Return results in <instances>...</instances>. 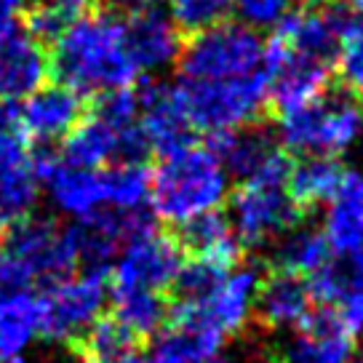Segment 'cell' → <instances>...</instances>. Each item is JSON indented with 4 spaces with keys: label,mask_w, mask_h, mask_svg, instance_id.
Listing matches in <instances>:
<instances>
[{
    "label": "cell",
    "mask_w": 363,
    "mask_h": 363,
    "mask_svg": "<svg viewBox=\"0 0 363 363\" xmlns=\"http://www.w3.org/2000/svg\"><path fill=\"white\" fill-rule=\"evenodd\" d=\"M139 75L123 45V16L102 0L78 13L48 48V78L86 99L96 91L136 86Z\"/></svg>",
    "instance_id": "cell-1"
},
{
    "label": "cell",
    "mask_w": 363,
    "mask_h": 363,
    "mask_svg": "<svg viewBox=\"0 0 363 363\" xmlns=\"http://www.w3.org/2000/svg\"><path fill=\"white\" fill-rule=\"evenodd\" d=\"M227 198V174L214 152L190 145L160 158L150 179L147 203L160 222L177 227L198 214L214 211Z\"/></svg>",
    "instance_id": "cell-2"
},
{
    "label": "cell",
    "mask_w": 363,
    "mask_h": 363,
    "mask_svg": "<svg viewBox=\"0 0 363 363\" xmlns=\"http://www.w3.org/2000/svg\"><path fill=\"white\" fill-rule=\"evenodd\" d=\"M195 134L227 131L267 121V75L257 67L243 78L195 80L179 78L174 86Z\"/></svg>",
    "instance_id": "cell-3"
},
{
    "label": "cell",
    "mask_w": 363,
    "mask_h": 363,
    "mask_svg": "<svg viewBox=\"0 0 363 363\" xmlns=\"http://www.w3.org/2000/svg\"><path fill=\"white\" fill-rule=\"evenodd\" d=\"M289 152L305 155H337L350 147L363 128V99L342 80L329 83L318 99L302 110L275 121Z\"/></svg>",
    "instance_id": "cell-4"
},
{
    "label": "cell",
    "mask_w": 363,
    "mask_h": 363,
    "mask_svg": "<svg viewBox=\"0 0 363 363\" xmlns=\"http://www.w3.org/2000/svg\"><path fill=\"white\" fill-rule=\"evenodd\" d=\"M264 43L254 27L243 22L214 24L208 30L184 38L179 51V78L195 80H230L243 78L262 65Z\"/></svg>",
    "instance_id": "cell-5"
},
{
    "label": "cell",
    "mask_w": 363,
    "mask_h": 363,
    "mask_svg": "<svg viewBox=\"0 0 363 363\" xmlns=\"http://www.w3.org/2000/svg\"><path fill=\"white\" fill-rule=\"evenodd\" d=\"M227 219L246 251L259 249L275 235L291 233L307 219L286 193V184L267 182H238L233 193H227Z\"/></svg>",
    "instance_id": "cell-6"
},
{
    "label": "cell",
    "mask_w": 363,
    "mask_h": 363,
    "mask_svg": "<svg viewBox=\"0 0 363 363\" xmlns=\"http://www.w3.org/2000/svg\"><path fill=\"white\" fill-rule=\"evenodd\" d=\"M104 272H80L40 289V337L51 342H72L104 313L107 286Z\"/></svg>",
    "instance_id": "cell-7"
},
{
    "label": "cell",
    "mask_w": 363,
    "mask_h": 363,
    "mask_svg": "<svg viewBox=\"0 0 363 363\" xmlns=\"http://www.w3.org/2000/svg\"><path fill=\"white\" fill-rule=\"evenodd\" d=\"M0 240H3L0 249L22 264L33 286L45 289L78 270L69 233L54 219L30 214L27 219L9 227Z\"/></svg>",
    "instance_id": "cell-8"
},
{
    "label": "cell",
    "mask_w": 363,
    "mask_h": 363,
    "mask_svg": "<svg viewBox=\"0 0 363 363\" xmlns=\"http://www.w3.org/2000/svg\"><path fill=\"white\" fill-rule=\"evenodd\" d=\"M187 259L174 233L147 230L145 235L128 240L121 259L113 264L107 286L110 289H150L169 296V289Z\"/></svg>",
    "instance_id": "cell-9"
},
{
    "label": "cell",
    "mask_w": 363,
    "mask_h": 363,
    "mask_svg": "<svg viewBox=\"0 0 363 363\" xmlns=\"http://www.w3.org/2000/svg\"><path fill=\"white\" fill-rule=\"evenodd\" d=\"M139 125L147 134L152 155L166 158L198 142V134L182 110L177 89L158 80H136Z\"/></svg>",
    "instance_id": "cell-10"
},
{
    "label": "cell",
    "mask_w": 363,
    "mask_h": 363,
    "mask_svg": "<svg viewBox=\"0 0 363 363\" xmlns=\"http://www.w3.org/2000/svg\"><path fill=\"white\" fill-rule=\"evenodd\" d=\"M19 128L30 142H57L75 128L86 115V96L78 91L48 83L24 96L22 104H16Z\"/></svg>",
    "instance_id": "cell-11"
},
{
    "label": "cell",
    "mask_w": 363,
    "mask_h": 363,
    "mask_svg": "<svg viewBox=\"0 0 363 363\" xmlns=\"http://www.w3.org/2000/svg\"><path fill=\"white\" fill-rule=\"evenodd\" d=\"M123 45L139 69H158L179 59L184 35L166 11L145 6L123 16Z\"/></svg>",
    "instance_id": "cell-12"
},
{
    "label": "cell",
    "mask_w": 363,
    "mask_h": 363,
    "mask_svg": "<svg viewBox=\"0 0 363 363\" xmlns=\"http://www.w3.org/2000/svg\"><path fill=\"white\" fill-rule=\"evenodd\" d=\"M48 80V51L35 43L24 27L0 33V99L22 102Z\"/></svg>",
    "instance_id": "cell-13"
},
{
    "label": "cell",
    "mask_w": 363,
    "mask_h": 363,
    "mask_svg": "<svg viewBox=\"0 0 363 363\" xmlns=\"http://www.w3.org/2000/svg\"><path fill=\"white\" fill-rule=\"evenodd\" d=\"M310 307L313 296L307 289V278L264 267L251 302V315L259 329L278 331L286 326H296Z\"/></svg>",
    "instance_id": "cell-14"
},
{
    "label": "cell",
    "mask_w": 363,
    "mask_h": 363,
    "mask_svg": "<svg viewBox=\"0 0 363 363\" xmlns=\"http://www.w3.org/2000/svg\"><path fill=\"white\" fill-rule=\"evenodd\" d=\"M174 238L179 240L184 257H198V259H208L216 262L222 267H230L235 270L243 257H246V249L240 246L235 230L230 225L225 211H206V214H198L182 225L171 227Z\"/></svg>",
    "instance_id": "cell-15"
},
{
    "label": "cell",
    "mask_w": 363,
    "mask_h": 363,
    "mask_svg": "<svg viewBox=\"0 0 363 363\" xmlns=\"http://www.w3.org/2000/svg\"><path fill=\"white\" fill-rule=\"evenodd\" d=\"M262 272L264 270L259 264L235 267V272L230 270L214 294L208 296L203 305H195L201 310V318L216 331H222L225 337L238 334L251 318V302L257 294Z\"/></svg>",
    "instance_id": "cell-16"
},
{
    "label": "cell",
    "mask_w": 363,
    "mask_h": 363,
    "mask_svg": "<svg viewBox=\"0 0 363 363\" xmlns=\"http://www.w3.org/2000/svg\"><path fill=\"white\" fill-rule=\"evenodd\" d=\"M345 174L347 169L334 155H305L302 160L294 158L291 171L286 177V193L299 211L310 216L337 195Z\"/></svg>",
    "instance_id": "cell-17"
},
{
    "label": "cell",
    "mask_w": 363,
    "mask_h": 363,
    "mask_svg": "<svg viewBox=\"0 0 363 363\" xmlns=\"http://www.w3.org/2000/svg\"><path fill=\"white\" fill-rule=\"evenodd\" d=\"M150 363H203L222 355L225 334L206 323H166L155 334Z\"/></svg>",
    "instance_id": "cell-18"
},
{
    "label": "cell",
    "mask_w": 363,
    "mask_h": 363,
    "mask_svg": "<svg viewBox=\"0 0 363 363\" xmlns=\"http://www.w3.org/2000/svg\"><path fill=\"white\" fill-rule=\"evenodd\" d=\"M323 235L331 251H355L363 249V177L347 171L337 195L329 201V214Z\"/></svg>",
    "instance_id": "cell-19"
},
{
    "label": "cell",
    "mask_w": 363,
    "mask_h": 363,
    "mask_svg": "<svg viewBox=\"0 0 363 363\" xmlns=\"http://www.w3.org/2000/svg\"><path fill=\"white\" fill-rule=\"evenodd\" d=\"M54 203L72 216H89L96 208L107 206V193H104V174L102 169H80V166H69L59 163L54 174L45 179Z\"/></svg>",
    "instance_id": "cell-20"
},
{
    "label": "cell",
    "mask_w": 363,
    "mask_h": 363,
    "mask_svg": "<svg viewBox=\"0 0 363 363\" xmlns=\"http://www.w3.org/2000/svg\"><path fill=\"white\" fill-rule=\"evenodd\" d=\"M40 337V299L27 291L0 296V358L24 363V350Z\"/></svg>",
    "instance_id": "cell-21"
},
{
    "label": "cell",
    "mask_w": 363,
    "mask_h": 363,
    "mask_svg": "<svg viewBox=\"0 0 363 363\" xmlns=\"http://www.w3.org/2000/svg\"><path fill=\"white\" fill-rule=\"evenodd\" d=\"M118 128L107 125L104 121L94 118V115H83L80 121L62 145V158L69 166H80V169H104L115 163V150H118Z\"/></svg>",
    "instance_id": "cell-22"
},
{
    "label": "cell",
    "mask_w": 363,
    "mask_h": 363,
    "mask_svg": "<svg viewBox=\"0 0 363 363\" xmlns=\"http://www.w3.org/2000/svg\"><path fill=\"white\" fill-rule=\"evenodd\" d=\"M113 313L125 329H131L142 342H150L166 326L169 296L150 289H110Z\"/></svg>",
    "instance_id": "cell-23"
},
{
    "label": "cell",
    "mask_w": 363,
    "mask_h": 363,
    "mask_svg": "<svg viewBox=\"0 0 363 363\" xmlns=\"http://www.w3.org/2000/svg\"><path fill=\"white\" fill-rule=\"evenodd\" d=\"M331 259V246L323 230H313V227H294L291 235L272 251L264 267L281 272H291V275H302L310 278L315 270H320L326 262Z\"/></svg>",
    "instance_id": "cell-24"
},
{
    "label": "cell",
    "mask_w": 363,
    "mask_h": 363,
    "mask_svg": "<svg viewBox=\"0 0 363 363\" xmlns=\"http://www.w3.org/2000/svg\"><path fill=\"white\" fill-rule=\"evenodd\" d=\"M40 182L33 174L30 155L11 163H0V235L33 214Z\"/></svg>",
    "instance_id": "cell-25"
},
{
    "label": "cell",
    "mask_w": 363,
    "mask_h": 363,
    "mask_svg": "<svg viewBox=\"0 0 363 363\" xmlns=\"http://www.w3.org/2000/svg\"><path fill=\"white\" fill-rule=\"evenodd\" d=\"M142 345L145 342L131 329H125L113 313H102L78 340L69 342V350L75 352L80 361H99V358H115L123 352H134Z\"/></svg>",
    "instance_id": "cell-26"
},
{
    "label": "cell",
    "mask_w": 363,
    "mask_h": 363,
    "mask_svg": "<svg viewBox=\"0 0 363 363\" xmlns=\"http://www.w3.org/2000/svg\"><path fill=\"white\" fill-rule=\"evenodd\" d=\"M307 289L315 305H334L350 291H363V249L345 251L340 259H329L307 278Z\"/></svg>",
    "instance_id": "cell-27"
},
{
    "label": "cell",
    "mask_w": 363,
    "mask_h": 363,
    "mask_svg": "<svg viewBox=\"0 0 363 363\" xmlns=\"http://www.w3.org/2000/svg\"><path fill=\"white\" fill-rule=\"evenodd\" d=\"M230 267H222L216 262L187 257L182 262L179 272L169 289V302L177 305H203L227 278Z\"/></svg>",
    "instance_id": "cell-28"
},
{
    "label": "cell",
    "mask_w": 363,
    "mask_h": 363,
    "mask_svg": "<svg viewBox=\"0 0 363 363\" xmlns=\"http://www.w3.org/2000/svg\"><path fill=\"white\" fill-rule=\"evenodd\" d=\"M104 174V193L110 208H142L147 203L150 163H110Z\"/></svg>",
    "instance_id": "cell-29"
},
{
    "label": "cell",
    "mask_w": 363,
    "mask_h": 363,
    "mask_svg": "<svg viewBox=\"0 0 363 363\" xmlns=\"http://www.w3.org/2000/svg\"><path fill=\"white\" fill-rule=\"evenodd\" d=\"M235 0H171V19L184 38L225 22Z\"/></svg>",
    "instance_id": "cell-30"
},
{
    "label": "cell",
    "mask_w": 363,
    "mask_h": 363,
    "mask_svg": "<svg viewBox=\"0 0 363 363\" xmlns=\"http://www.w3.org/2000/svg\"><path fill=\"white\" fill-rule=\"evenodd\" d=\"M72 19H75V16H69L67 11H62V9H57V6L35 3L33 9L24 11L22 27L35 43H40L45 51H48V48L62 38V33L67 30V24L72 22Z\"/></svg>",
    "instance_id": "cell-31"
},
{
    "label": "cell",
    "mask_w": 363,
    "mask_h": 363,
    "mask_svg": "<svg viewBox=\"0 0 363 363\" xmlns=\"http://www.w3.org/2000/svg\"><path fill=\"white\" fill-rule=\"evenodd\" d=\"M243 24L249 27H270L278 24L286 13H291L299 6H307V0H235Z\"/></svg>",
    "instance_id": "cell-32"
},
{
    "label": "cell",
    "mask_w": 363,
    "mask_h": 363,
    "mask_svg": "<svg viewBox=\"0 0 363 363\" xmlns=\"http://www.w3.org/2000/svg\"><path fill=\"white\" fill-rule=\"evenodd\" d=\"M334 75L363 99V40L342 45L337 65H334Z\"/></svg>",
    "instance_id": "cell-33"
},
{
    "label": "cell",
    "mask_w": 363,
    "mask_h": 363,
    "mask_svg": "<svg viewBox=\"0 0 363 363\" xmlns=\"http://www.w3.org/2000/svg\"><path fill=\"white\" fill-rule=\"evenodd\" d=\"M334 310L340 315V323L352 340L363 334V291H350L334 302Z\"/></svg>",
    "instance_id": "cell-34"
},
{
    "label": "cell",
    "mask_w": 363,
    "mask_h": 363,
    "mask_svg": "<svg viewBox=\"0 0 363 363\" xmlns=\"http://www.w3.org/2000/svg\"><path fill=\"white\" fill-rule=\"evenodd\" d=\"M24 11V0H0V33L16 24Z\"/></svg>",
    "instance_id": "cell-35"
},
{
    "label": "cell",
    "mask_w": 363,
    "mask_h": 363,
    "mask_svg": "<svg viewBox=\"0 0 363 363\" xmlns=\"http://www.w3.org/2000/svg\"><path fill=\"white\" fill-rule=\"evenodd\" d=\"M38 3H48V6H57L62 11H67L69 16H78V13L89 11L94 3L99 0H38Z\"/></svg>",
    "instance_id": "cell-36"
},
{
    "label": "cell",
    "mask_w": 363,
    "mask_h": 363,
    "mask_svg": "<svg viewBox=\"0 0 363 363\" xmlns=\"http://www.w3.org/2000/svg\"><path fill=\"white\" fill-rule=\"evenodd\" d=\"M19 125V115H16V102H3L0 99V131Z\"/></svg>",
    "instance_id": "cell-37"
},
{
    "label": "cell",
    "mask_w": 363,
    "mask_h": 363,
    "mask_svg": "<svg viewBox=\"0 0 363 363\" xmlns=\"http://www.w3.org/2000/svg\"><path fill=\"white\" fill-rule=\"evenodd\" d=\"M83 363H150L139 350L123 352V355H115V358H99V361H83Z\"/></svg>",
    "instance_id": "cell-38"
},
{
    "label": "cell",
    "mask_w": 363,
    "mask_h": 363,
    "mask_svg": "<svg viewBox=\"0 0 363 363\" xmlns=\"http://www.w3.org/2000/svg\"><path fill=\"white\" fill-rule=\"evenodd\" d=\"M123 3L131 9H145V6H158L160 0H123Z\"/></svg>",
    "instance_id": "cell-39"
},
{
    "label": "cell",
    "mask_w": 363,
    "mask_h": 363,
    "mask_svg": "<svg viewBox=\"0 0 363 363\" xmlns=\"http://www.w3.org/2000/svg\"><path fill=\"white\" fill-rule=\"evenodd\" d=\"M307 3H315V0H307Z\"/></svg>",
    "instance_id": "cell-40"
},
{
    "label": "cell",
    "mask_w": 363,
    "mask_h": 363,
    "mask_svg": "<svg viewBox=\"0 0 363 363\" xmlns=\"http://www.w3.org/2000/svg\"><path fill=\"white\" fill-rule=\"evenodd\" d=\"M0 363H6V361H3V358H0Z\"/></svg>",
    "instance_id": "cell-41"
},
{
    "label": "cell",
    "mask_w": 363,
    "mask_h": 363,
    "mask_svg": "<svg viewBox=\"0 0 363 363\" xmlns=\"http://www.w3.org/2000/svg\"><path fill=\"white\" fill-rule=\"evenodd\" d=\"M361 363H363V358H361Z\"/></svg>",
    "instance_id": "cell-42"
}]
</instances>
